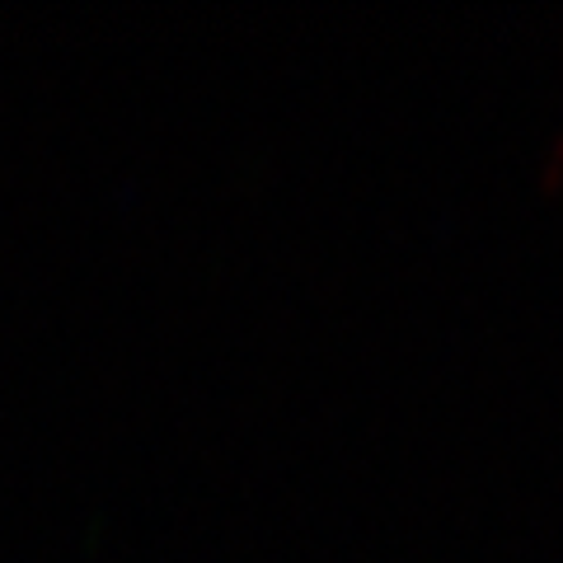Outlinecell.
I'll return each instance as SVG.
<instances>
[{
    "instance_id": "1",
    "label": "cell",
    "mask_w": 563,
    "mask_h": 563,
    "mask_svg": "<svg viewBox=\"0 0 563 563\" xmlns=\"http://www.w3.org/2000/svg\"><path fill=\"white\" fill-rule=\"evenodd\" d=\"M559 188H563V132L550 141V155H544V165H540V192L544 198H554Z\"/></svg>"
}]
</instances>
